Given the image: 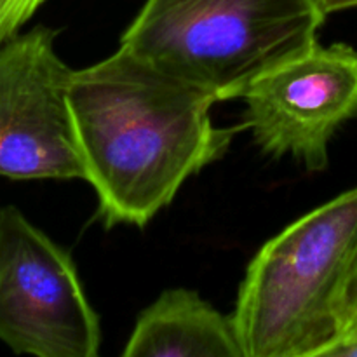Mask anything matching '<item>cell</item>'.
I'll list each match as a JSON object with an SVG mask.
<instances>
[{
  "instance_id": "cell-2",
  "label": "cell",
  "mask_w": 357,
  "mask_h": 357,
  "mask_svg": "<svg viewBox=\"0 0 357 357\" xmlns=\"http://www.w3.org/2000/svg\"><path fill=\"white\" fill-rule=\"evenodd\" d=\"M319 0H145L121 45L216 101L316 45Z\"/></svg>"
},
{
  "instance_id": "cell-3",
  "label": "cell",
  "mask_w": 357,
  "mask_h": 357,
  "mask_svg": "<svg viewBox=\"0 0 357 357\" xmlns=\"http://www.w3.org/2000/svg\"><path fill=\"white\" fill-rule=\"evenodd\" d=\"M357 246V187L300 216L246 268L232 323L244 357H319Z\"/></svg>"
},
{
  "instance_id": "cell-1",
  "label": "cell",
  "mask_w": 357,
  "mask_h": 357,
  "mask_svg": "<svg viewBox=\"0 0 357 357\" xmlns=\"http://www.w3.org/2000/svg\"><path fill=\"white\" fill-rule=\"evenodd\" d=\"M215 98L119 47L73 70L68 108L84 180L105 227H145L194 174L216 162L237 128L213 124Z\"/></svg>"
},
{
  "instance_id": "cell-5",
  "label": "cell",
  "mask_w": 357,
  "mask_h": 357,
  "mask_svg": "<svg viewBox=\"0 0 357 357\" xmlns=\"http://www.w3.org/2000/svg\"><path fill=\"white\" fill-rule=\"evenodd\" d=\"M56 37L37 24L0 47V178L84 180L68 108L73 70Z\"/></svg>"
},
{
  "instance_id": "cell-8",
  "label": "cell",
  "mask_w": 357,
  "mask_h": 357,
  "mask_svg": "<svg viewBox=\"0 0 357 357\" xmlns=\"http://www.w3.org/2000/svg\"><path fill=\"white\" fill-rule=\"evenodd\" d=\"M47 0H0V47L20 33Z\"/></svg>"
},
{
  "instance_id": "cell-4",
  "label": "cell",
  "mask_w": 357,
  "mask_h": 357,
  "mask_svg": "<svg viewBox=\"0 0 357 357\" xmlns=\"http://www.w3.org/2000/svg\"><path fill=\"white\" fill-rule=\"evenodd\" d=\"M0 342L14 354L96 357L101 324L72 255L0 206Z\"/></svg>"
},
{
  "instance_id": "cell-11",
  "label": "cell",
  "mask_w": 357,
  "mask_h": 357,
  "mask_svg": "<svg viewBox=\"0 0 357 357\" xmlns=\"http://www.w3.org/2000/svg\"><path fill=\"white\" fill-rule=\"evenodd\" d=\"M319 3L326 14L342 13V10L356 9L357 7V0H319Z\"/></svg>"
},
{
  "instance_id": "cell-10",
  "label": "cell",
  "mask_w": 357,
  "mask_h": 357,
  "mask_svg": "<svg viewBox=\"0 0 357 357\" xmlns=\"http://www.w3.org/2000/svg\"><path fill=\"white\" fill-rule=\"evenodd\" d=\"M319 357H357V330L347 331L335 338Z\"/></svg>"
},
{
  "instance_id": "cell-9",
  "label": "cell",
  "mask_w": 357,
  "mask_h": 357,
  "mask_svg": "<svg viewBox=\"0 0 357 357\" xmlns=\"http://www.w3.org/2000/svg\"><path fill=\"white\" fill-rule=\"evenodd\" d=\"M337 314L338 323H340V335L357 330V246L351 258V264L347 267V272H345L340 293H338Z\"/></svg>"
},
{
  "instance_id": "cell-7",
  "label": "cell",
  "mask_w": 357,
  "mask_h": 357,
  "mask_svg": "<svg viewBox=\"0 0 357 357\" xmlns=\"http://www.w3.org/2000/svg\"><path fill=\"white\" fill-rule=\"evenodd\" d=\"M124 357H244L232 316L197 291L166 289L136 319Z\"/></svg>"
},
{
  "instance_id": "cell-6",
  "label": "cell",
  "mask_w": 357,
  "mask_h": 357,
  "mask_svg": "<svg viewBox=\"0 0 357 357\" xmlns=\"http://www.w3.org/2000/svg\"><path fill=\"white\" fill-rule=\"evenodd\" d=\"M241 100L243 124L261 152L323 171L333 136L357 119V51L344 42H317L261 75Z\"/></svg>"
}]
</instances>
